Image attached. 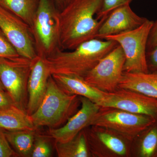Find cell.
<instances>
[{
    "label": "cell",
    "mask_w": 157,
    "mask_h": 157,
    "mask_svg": "<svg viewBox=\"0 0 157 157\" xmlns=\"http://www.w3.org/2000/svg\"><path fill=\"white\" fill-rule=\"evenodd\" d=\"M102 0H70L59 11V47L72 50L97 38L104 20L96 18Z\"/></svg>",
    "instance_id": "1"
},
{
    "label": "cell",
    "mask_w": 157,
    "mask_h": 157,
    "mask_svg": "<svg viewBox=\"0 0 157 157\" xmlns=\"http://www.w3.org/2000/svg\"><path fill=\"white\" fill-rule=\"evenodd\" d=\"M118 45L110 40L95 38L86 41L72 50L59 49L45 58L51 74L83 78L99 61Z\"/></svg>",
    "instance_id": "2"
},
{
    "label": "cell",
    "mask_w": 157,
    "mask_h": 157,
    "mask_svg": "<svg viewBox=\"0 0 157 157\" xmlns=\"http://www.w3.org/2000/svg\"><path fill=\"white\" fill-rule=\"evenodd\" d=\"M80 106L79 96L65 92L51 75L41 104L30 116L36 128L42 126L57 128L64 125L78 111Z\"/></svg>",
    "instance_id": "3"
},
{
    "label": "cell",
    "mask_w": 157,
    "mask_h": 157,
    "mask_svg": "<svg viewBox=\"0 0 157 157\" xmlns=\"http://www.w3.org/2000/svg\"><path fill=\"white\" fill-rule=\"evenodd\" d=\"M37 56H51L59 47V11L53 0H39L30 27Z\"/></svg>",
    "instance_id": "4"
},
{
    "label": "cell",
    "mask_w": 157,
    "mask_h": 157,
    "mask_svg": "<svg viewBox=\"0 0 157 157\" xmlns=\"http://www.w3.org/2000/svg\"><path fill=\"white\" fill-rule=\"evenodd\" d=\"M33 59L21 56L0 58V79L14 105L26 112L28 83Z\"/></svg>",
    "instance_id": "5"
},
{
    "label": "cell",
    "mask_w": 157,
    "mask_h": 157,
    "mask_svg": "<svg viewBox=\"0 0 157 157\" xmlns=\"http://www.w3.org/2000/svg\"><path fill=\"white\" fill-rule=\"evenodd\" d=\"M153 22L148 19L135 29L107 36L102 39L115 41L121 47L125 59L124 72L148 73L146 61L147 44Z\"/></svg>",
    "instance_id": "6"
},
{
    "label": "cell",
    "mask_w": 157,
    "mask_h": 157,
    "mask_svg": "<svg viewBox=\"0 0 157 157\" xmlns=\"http://www.w3.org/2000/svg\"><path fill=\"white\" fill-rule=\"evenodd\" d=\"M155 119L150 116L132 113L113 107H100L90 125L111 129L132 141Z\"/></svg>",
    "instance_id": "7"
},
{
    "label": "cell",
    "mask_w": 157,
    "mask_h": 157,
    "mask_svg": "<svg viewBox=\"0 0 157 157\" xmlns=\"http://www.w3.org/2000/svg\"><path fill=\"white\" fill-rule=\"evenodd\" d=\"M83 131L91 157H132V140L118 132L97 125Z\"/></svg>",
    "instance_id": "8"
},
{
    "label": "cell",
    "mask_w": 157,
    "mask_h": 157,
    "mask_svg": "<svg viewBox=\"0 0 157 157\" xmlns=\"http://www.w3.org/2000/svg\"><path fill=\"white\" fill-rule=\"evenodd\" d=\"M125 60L123 51L118 45L101 59L83 78L101 91L113 92L118 88L122 78Z\"/></svg>",
    "instance_id": "9"
},
{
    "label": "cell",
    "mask_w": 157,
    "mask_h": 157,
    "mask_svg": "<svg viewBox=\"0 0 157 157\" xmlns=\"http://www.w3.org/2000/svg\"><path fill=\"white\" fill-rule=\"evenodd\" d=\"M0 30L20 56L30 59L38 56L30 27L21 18L1 5Z\"/></svg>",
    "instance_id": "10"
},
{
    "label": "cell",
    "mask_w": 157,
    "mask_h": 157,
    "mask_svg": "<svg viewBox=\"0 0 157 157\" xmlns=\"http://www.w3.org/2000/svg\"><path fill=\"white\" fill-rule=\"evenodd\" d=\"M97 104L101 107L157 117V100L130 90L118 88L113 92L106 93Z\"/></svg>",
    "instance_id": "11"
},
{
    "label": "cell",
    "mask_w": 157,
    "mask_h": 157,
    "mask_svg": "<svg viewBox=\"0 0 157 157\" xmlns=\"http://www.w3.org/2000/svg\"><path fill=\"white\" fill-rule=\"evenodd\" d=\"M81 107L64 125L57 128H50L46 135L55 142L64 143L72 140L78 133L90 125L100 106L85 97L79 96Z\"/></svg>",
    "instance_id": "12"
},
{
    "label": "cell",
    "mask_w": 157,
    "mask_h": 157,
    "mask_svg": "<svg viewBox=\"0 0 157 157\" xmlns=\"http://www.w3.org/2000/svg\"><path fill=\"white\" fill-rule=\"evenodd\" d=\"M147 20L136 14L129 4L120 6L113 10L104 21L98 31L97 38L103 39L107 36L135 29Z\"/></svg>",
    "instance_id": "13"
},
{
    "label": "cell",
    "mask_w": 157,
    "mask_h": 157,
    "mask_svg": "<svg viewBox=\"0 0 157 157\" xmlns=\"http://www.w3.org/2000/svg\"><path fill=\"white\" fill-rule=\"evenodd\" d=\"M51 75L45 58L38 56L33 59L28 83V102L26 112L29 115H32L39 108L45 96Z\"/></svg>",
    "instance_id": "14"
},
{
    "label": "cell",
    "mask_w": 157,
    "mask_h": 157,
    "mask_svg": "<svg viewBox=\"0 0 157 157\" xmlns=\"http://www.w3.org/2000/svg\"><path fill=\"white\" fill-rule=\"evenodd\" d=\"M51 75L59 87L69 94L85 97L97 104L106 95V93L93 87L81 77L59 74Z\"/></svg>",
    "instance_id": "15"
},
{
    "label": "cell",
    "mask_w": 157,
    "mask_h": 157,
    "mask_svg": "<svg viewBox=\"0 0 157 157\" xmlns=\"http://www.w3.org/2000/svg\"><path fill=\"white\" fill-rule=\"evenodd\" d=\"M118 88L134 91L157 100V72H124Z\"/></svg>",
    "instance_id": "16"
},
{
    "label": "cell",
    "mask_w": 157,
    "mask_h": 157,
    "mask_svg": "<svg viewBox=\"0 0 157 157\" xmlns=\"http://www.w3.org/2000/svg\"><path fill=\"white\" fill-rule=\"evenodd\" d=\"M132 157H157V117L132 141Z\"/></svg>",
    "instance_id": "17"
},
{
    "label": "cell",
    "mask_w": 157,
    "mask_h": 157,
    "mask_svg": "<svg viewBox=\"0 0 157 157\" xmlns=\"http://www.w3.org/2000/svg\"><path fill=\"white\" fill-rule=\"evenodd\" d=\"M0 128L8 131L38 129L30 116L15 105L0 109Z\"/></svg>",
    "instance_id": "18"
},
{
    "label": "cell",
    "mask_w": 157,
    "mask_h": 157,
    "mask_svg": "<svg viewBox=\"0 0 157 157\" xmlns=\"http://www.w3.org/2000/svg\"><path fill=\"white\" fill-rule=\"evenodd\" d=\"M37 130H4V132L9 144L18 156L31 157Z\"/></svg>",
    "instance_id": "19"
},
{
    "label": "cell",
    "mask_w": 157,
    "mask_h": 157,
    "mask_svg": "<svg viewBox=\"0 0 157 157\" xmlns=\"http://www.w3.org/2000/svg\"><path fill=\"white\" fill-rule=\"evenodd\" d=\"M54 146L59 157H91L83 130L67 142H55Z\"/></svg>",
    "instance_id": "20"
},
{
    "label": "cell",
    "mask_w": 157,
    "mask_h": 157,
    "mask_svg": "<svg viewBox=\"0 0 157 157\" xmlns=\"http://www.w3.org/2000/svg\"><path fill=\"white\" fill-rule=\"evenodd\" d=\"M39 2V0H0V5L21 18L31 27Z\"/></svg>",
    "instance_id": "21"
},
{
    "label": "cell",
    "mask_w": 157,
    "mask_h": 157,
    "mask_svg": "<svg viewBox=\"0 0 157 157\" xmlns=\"http://www.w3.org/2000/svg\"><path fill=\"white\" fill-rule=\"evenodd\" d=\"M49 137L38 134L36 132L31 157H49L51 156L52 148L48 142Z\"/></svg>",
    "instance_id": "22"
},
{
    "label": "cell",
    "mask_w": 157,
    "mask_h": 157,
    "mask_svg": "<svg viewBox=\"0 0 157 157\" xmlns=\"http://www.w3.org/2000/svg\"><path fill=\"white\" fill-rule=\"evenodd\" d=\"M133 0H102L100 9L96 14L99 20H105L109 13L120 6L128 5Z\"/></svg>",
    "instance_id": "23"
},
{
    "label": "cell",
    "mask_w": 157,
    "mask_h": 157,
    "mask_svg": "<svg viewBox=\"0 0 157 157\" xmlns=\"http://www.w3.org/2000/svg\"><path fill=\"white\" fill-rule=\"evenodd\" d=\"M19 56L11 43L0 30V58H12Z\"/></svg>",
    "instance_id": "24"
},
{
    "label": "cell",
    "mask_w": 157,
    "mask_h": 157,
    "mask_svg": "<svg viewBox=\"0 0 157 157\" xmlns=\"http://www.w3.org/2000/svg\"><path fill=\"white\" fill-rule=\"evenodd\" d=\"M6 138L5 132L0 128V157H18Z\"/></svg>",
    "instance_id": "25"
},
{
    "label": "cell",
    "mask_w": 157,
    "mask_h": 157,
    "mask_svg": "<svg viewBox=\"0 0 157 157\" xmlns=\"http://www.w3.org/2000/svg\"><path fill=\"white\" fill-rule=\"evenodd\" d=\"M146 61L148 72H157V45L146 52Z\"/></svg>",
    "instance_id": "26"
},
{
    "label": "cell",
    "mask_w": 157,
    "mask_h": 157,
    "mask_svg": "<svg viewBox=\"0 0 157 157\" xmlns=\"http://www.w3.org/2000/svg\"><path fill=\"white\" fill-rule=\"evenodd\" d=\"M157 45V19L153 22L152 25L150 30L147 44V52L151 50Z\"/></svg>",
    "instance_id": "27"
},
{
    "label": "cell",
    "mask_w": 157,
    "mask_h": 157,
    "mask_svg": "<svg viewBox=\"0 0 157 157\" xmlns=\"http://www.w3.org/2000/svg\"><path fill=\"white\" fill-rule=\"evenodd\" d=\"M14 105L12 99L6 90H0V109Z\"/></svg>",
    "instance_id": "28"
},
{
    "label": "cell",
    "mask_w": 157,
    "mask_h": 157,
    "mask_svg": "<svg viewBox=\"0 0 157 157\" xmlns=\"http://www.w3.org/2000/svg\"><path fill=\"white\" fill-rule=\"evenodd\" d=\"M70 1V0H53L55 5L58 6V8H59L60 10L66 6Z\"/></svg>",
    "instance_id": "29"
},
{
    "label": "cell",
    "mask_w": 157,
    "mask_h": 157,
    "mask_svg": "<svg viewBox=\"0 0 157 157\" xmlns=\"http://www.w3.org/2000/svg\"><path fill=\"white\" fill-rule=\"evenodd\" d=\"M0 90H6L2 82L1 81V79H0Z\"/></svg>",
    "instance_id": "30"
}]
</instances>
